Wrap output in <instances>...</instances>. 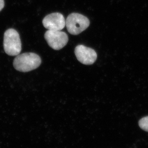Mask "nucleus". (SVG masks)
Segmentation results:
<instances>
[{
  "label": "nucleus",
  "instance_id": "f257e3e1",
  "mask_svg": "<svg viewBox=\"0 0 148 148\" xmlns=\"http://www.w3.org/2000/svg\"><path fill=\"white\" fill-rule=\"evenodd\" d=\"M41 63V58L38 54L27 53L16 56L14 60L13 66L18 71L27 72L37 69Z\"/></svg>",
  "mask_w": 148,
  "mask_h": 148
},
{
  "label": "nucleus",
  "instance_id": "f03ea898",
  "mask_svg": "<svg viewBox=\"0 0 148 148\" xmlns=\"http://www.w3.org/2000/svg\"><path fill=\"white\" fill-rule=\"evenodd\" d=\"M3 48L6 54L10 56H17L21 51V42L20 36L14 29H7L4 34Z\"/></svg>",
  "mask_w": 148,
  "mask_h": 148
},
{
  "label": "nucleus",
  "instance_id": "7ed1b4c3",
  "mask_svg": "<svg viewBox=\"0 0 148 148\" xmlns=\"http://www.w3.org/2000/svg\"><path fill=\"white\" fill-rule=\"evenodd\" d=\"M90 24L89 19L78 13H72L66 20V26L68 32L74 35L79 34L86 30Z\"/></svg>",
  "mask_w": 148,
  "mask_h": 148
},
{
  "label": "nucleus",
  "instance_id": "20e7f679",
  "mask_svg": "<svg viewBox=\"0 0 148 148\" xmlns=\"http://www.w3.org/2000/svg\"><path fill=\"white\" fill-rule=\"evenodd\" d=\"M44 38L49 45L55 50H61L69 41L67 35L60 30H47L44 34Z\"/></svg>",
  "mask_w": 148,
  "mask_h": 148
},
{
  "label": "nucleus",
  "instance_id": "39448f33",
  "mask_svg": "<svg viewBox=\"0 0 148 148\" xmlns=\"http://www.w3.org/2000/svg\"><path fill=\"white\" fill-rule=\"evenodd\" d=\"M75 53L78 61L86 65L94 64L97 58V53L95 50L83 45L75 47Z\"/></svg>",
  "mask_w": 148,
  "mask_h": 148
},
{
  "label": "nucleus",
  "instance_id": "423d86ee",
  "mask_svg": "<svg viewBox=\"0 0 148 148\" xmlns=\"http://www.w3.org/2000/svg\"><path fill=\"white\" fill-rule=\"evenodd\" d=\"M42 24L48 30H61L66 26V20L61 13H51L44 17Z\"/></svg>",
  "mask_w": 148,
  "mask_h": 148
},
{
  "label": "nucleus",
  "instance_id": "0eeeda50",
  "mask_svg": "<svg viewBox=\"0 0 148 148\" xmlns=\"http://www.w3.org/2000/svg\"><path fill=\"white\" fill-rule=\"evenodd\" d=\"M140 127L144 131L148 132V116H145L141 118L138 122Z\"/></svg>",
  "mask_w": 148,
  "mask_h": 148
},
{
  "label": "nucleus",
  "instance_id": "6e6552de",
  "mask_svg": "<svg viewBox=\"0 0 148 148\" xmlns=\"http://www.w3.org/2000/svg\"><path fill=\"white\" fill-rule=\"evenodd\" d=\"M4 6V2L3 0H0V11L3 9Z\"/></svg>",
  "mask_w": 148,
  "mask_h": 148
}]
</instances>
